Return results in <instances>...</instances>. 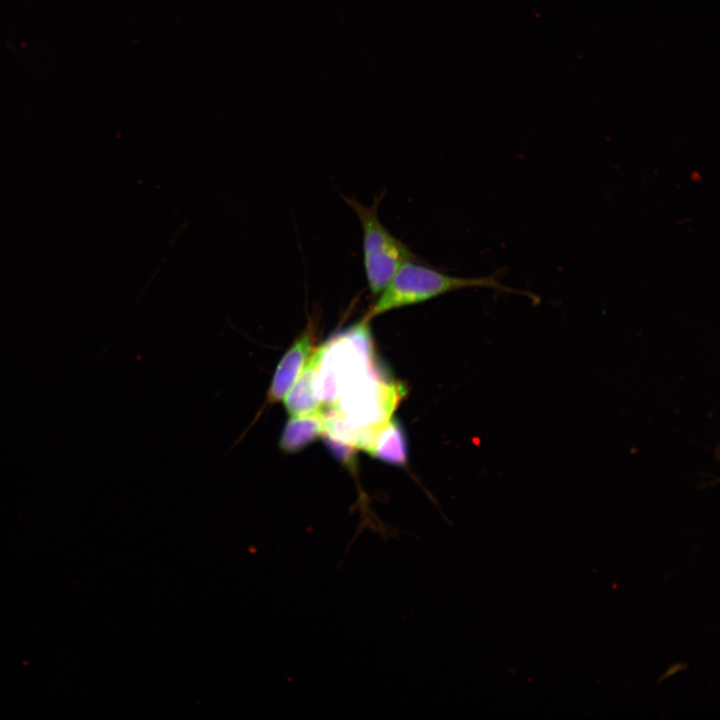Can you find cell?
Listing matches in <instances>:
<instances>
[{
  "instance_id": "1",
  "label": "cell",
  "mask_w": 720,
  "mask_h": 720,
  "mask_svg": "<svg viewBox=\"0 0 720 720\" xmlns=\"http://www.w3.org/2000/svg\"><path fill=\"white\" fill-rule=\"evenodd\" d=\"M477 287L513 291L502 285L496 275L459 277L421 264L417 260L409 261L396 272L364 318L371 320L390 310L419 304L451 291Z\"/></svg>"
},
{
  "instance_id": "5",
  "label": "cell",
  "mask_w": 720,
  "mask_h": 720,
  "mask_svg": "<svg viewBox=\"0 0 720 720\" xmlns=\"http://www.w3.org/2000/svg\"><path fill=\"white\" fill-rule=\"evenodd\" d=\"M322 346L316 348L300 375L283 398L290 416L302 415L319 410L322 401L317 392L316 378Z\"/></svg>"
},
{
  "instance_id": "2",
  "label": "cell",
  "mask_w": 720,
  "mask_h": 720,
  "mask_svg": "<svg viewBox=\"0 0 720 720\" xmlns=\"http://www.w3.org/2000/svg\"><path fill=\"white\" fill-rule=\"evenodd\" d=\"M344 199L360 221L366 281L370 293L378 296L401 266L418 257L383 225L378 214L379 199L370 206L353 198Z\"/></svg>"
},
{
  "instance_id": "7",
  "label": "cell",
  "mask_w": 720,
  "mask_h": 720,
  "mask_svg": "<svg viewBox=\"0 0 720 720\" xmlns=\"http://www.w3.org/2000/svg\"><path fill=\"white\" fill-rule=\"evenodd\" d=\"M325 413L320 409L311 413L291 416L287 421L279 446L287 453L302 450L324 434Z\"/></svg>"
},
{
  "instance_id": "4",
  "label": "cell",
  "mask_w": 720,
  "mask_h": 720,
  "mask_svg": "<svg viewBox=\"0 0 720 720\" xmlns=\"http://www.w3.org/2000/svg\"><path fill=\"white\" fill-rule=\"evenodd\" d=\"M314 321L309 320L307 327L295 339L278 363L269 391L272 403L283 400L313 353L315 339Z\"/></svg>"
},
{
  "instance_id": "6",
  "label": "cell",
  "mask_w": 720,
  "mask_h": 720,
  "mask_svg": "<svg viewBox=\"0 0 720 720\" xmlns=\"http://www.w3.org/2000/svg\"><path fill=\"white\" fill-rule=\"evenodd\" d=\"M366 453L387 464L405 465L408 446L402 425L395 419H389L378 426Z\"/></svg>"
},
{
  "instance_id": "3",
  "label": "cell",
  "mask_w": 720,
  "mask_h": 720,
  "mask_svg": "<svg viewBox=\"0 0 720 720\" xmlns=\"http://www.w3.org/2000/svg\"><path fill=\"white\" fill-rule=\"evenodd\" d=\"M401 389L384 377L374 361L350 374L333 406L353 428L381 425L390 419Z\"/></svg>"
}]
</instances>
